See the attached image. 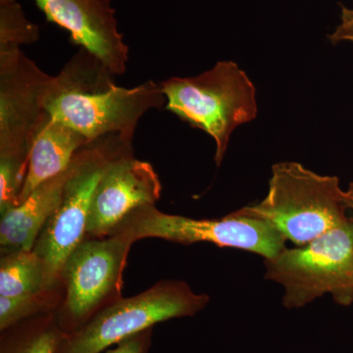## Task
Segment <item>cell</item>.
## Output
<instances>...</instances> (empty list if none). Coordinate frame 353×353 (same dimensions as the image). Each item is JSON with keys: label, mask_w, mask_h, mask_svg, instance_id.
<instances>
[{"label": "cell", "mask_w": 353, "mask_h": 353, "mask_svg": "<svg viewBox=\"0 0 353 353\" xmlns=\"http://www.w3.org/2000/svg\"><path fill=\"white\" fill-rule=\"evenodd\" d=\"M114 77L99 58L81 48L51 76L44 109L90 143L118 134L132 143L139 120L152 109L161 108L166 97L153 81L128 88L116 85Z\"/></svg>", "instance_id": "6da1fadb"}, {"label": "cell", "mask_w": 353, "mask_h": 353, "mask_svg": "<svg viewBox=\"0 0 353 353\" xmlns=\"http://www.w3.org/2000/svg\"><path fill=\"white\" fill-rule=\"evenodd\" d=\"M353 185L343 190L336 176H322L297 162L272 167L268 194L239 214L269 223L287 241L303 246L347 222Z\"/></svg>", "instance_id": "7a4b0ae2"}, {"label": "cell", "mask_w": 353, "mask_h": 353, "mask_svg": "<svg viewBox=\"0 0 353 353\" xmlns=\"http://www.w3.org/2000/svg\"><path fill=\"white\" fill-rule=\"evenodd\" d=\"M160 85L166 110L214 139L217 166L236 128L255 119L259 112L254 85L234 62H218L196 77H172Z\"/></svg>", "instance_id": "3957f363"}, {"label": "cell", "mask_w": 353, "mask_h": 353, "mask_svg": "<svg viewBox=\"0 0 353 353\" xmlns=\"http://www.w3.org/2000/svg\"><path fill=\"white\" fill-rule=\"evenodd\" d=\"M131 145L110 134L90 141L72 160L62 201L32 248L43 260L48 288L61 277L65 262L87 234L90 206L102 176L114 159L130 153Z\"/></svg>", "instance_id": "277c9868"}, {"label": "cell", "mask_w": 353, "mask_h": 353, "mask_svg": "<svg viewBox=\"0 0 353 353\" xmlns=\"http://www.w3.org/2000/svg\"><path fill=\"white\" fill-rule=\"evenodd\" d=\"M265 279L284 288L285 307L301 308L330 294L341 305L352 304L353 218L315 240L285 248L264 259Z\"/></svg>", "instance_id": "5b68a950"}, {"label": "cell", "mask_w": 353, "mask_h": 353, "mask_svg": "<svg viewBox=\"0 0 353 353\" xmlns=\"http://www.w3.org/2000/svg\"><path fill=\"white\" fill-rule=\"evenodd\" d=\"M185 283H159L139 296L101 309L82 327L65 334L58 353H102L160 322L196 314L208 304Z\"/></svg>", "instance_id": "8992f818"}, {"label": "cell", "mask_w": 353, "mask_h": 353, "mask_svg": "<svg viewBox=\"0 0 353 353\" xmlns=\"http://www.w3.org/2000/svg\"><path fill=\"white\" fill-rule=\"evenodd\" d=\"M112 234H123L132 243L157 238L181 245L213 243L255 253L264 259H273L283 252L287 243L269 223L239 214L236 211L221 219H192L166 214L154 205L132 211Z\"/></svg>", "instance_id": "52a82bcc"}, {"label": "cell", "mask_w": 353, "mask_h": 353, "mask_svg": "<svg viewBox=\"0 0 353 353\" xmlns=\"http://www.w3.org/2000/svg\"><path fill=\"white\" fill-rule=\"evenodd\" d=\"M132 241L121 234L83 241L65 262L63 312L57 323L65 334L82 327L106 297L119 290Z\"/></svg>", "instance_id": "ba28073f"}, {"label": "cell", "mask_w": 353, "mask_h": 353, "mask_svg": "<svg viewBox=\"0 0 353 353\" xmlns=\"http://www.w3.org/2000/svg\"><path fill=\"white\" fill-rule=\"evenodd\" d=\"M51 76L20 50L0 51V159L28 166L32 141L48 113Z\"/></svg>", "instance_id": "9c48e42d"}, {"label": "cell", "mask_w": 353, "mask_h": 353, "mask_svg": "<svg viewBox=\"0 0 353 353\" xmlns=\"http://www.w3.org/2000/svg\"><path fill=\"white\" fill-rule=\"evenodd\" d=\"M162 185L154 168L130 153L114 159L95 189L87 225V234L105 238L132 211L154 205Z\"/></svg>", "instance_id": "30bf717a"}, {"label": "cell", "mask_w": 353, "mask_h": 353, "mask_svg": "<svg viewBox=\"0 0 353 353\" xmlns=\"http://www.w3.org/2000/svg\"><path fill=\"white\" fill-rule=\"evenodd\" d=\"M48 22L66 30L72 41L114 75L126 72L129 46L118 29L110 0H34Z\"/></svg>", "instance_id": "8fae6325"}, {"label": "cell", "mask_w": 353, "mask_h": 353, "mask_svg": "<svg viewBox=\"0 0 353 353\" xmlns=\"http://www.w3.org/2000/svg\"><path fill=\"white\" fill-rule=\"evenodd\" d=\"M68 169L39 185L19 205L3 213L0 245L7 252L32 250L41 230L63 197Z\"/></svg>", "instance_id": "7c38bea8"}, {"label": "cell", "mask_w": 353, "mask_h": 353, "mask_svg": "<svg viewBox=\"0 0 353 353\" xmlns=\"http://www.w3.org/2000/svg\"><path fill=\"white\" fill-rule=\"evenodd\" d=\"M88 143L82 134L48 114L32 141L17 205L41 183L67 170L76 153Z\"/></svg>", "instance_id": "4fadbf2b"}, {"label": "cell", "mask_w": 353, "mask_h": 353, "mask_svg": "<svg viewBox=\"0 0 353 353\" xmlns=\"http://www.w3.org/2000/svg\"><path fill=\"white\" fill-rule=\"evenodd\" d=\"M48 289L43 260L34 250L4 252L0 261V296H36Z\"/></svg>", "instance_id": "5bb4252c"}, {"label": "cell", "mask_w": 353, "mask_h": 353, "mask_svg": "<svg viewBox=\"0 0 353 353\" xmlns=\"http://www.w3.org/2000/svg\"><path fill=\"white\" fill-rule=\"evenodd\" d=\"M2 341L1 353H58L65 334L57 321L46 319L23 330L12 329Z\"/></svg>", "instance_id": "9a60e30c"}, {"label": "cell", "mask_w": 353, "mask_h": 353, "mask_svg": "<svg viewBox=\"0 0 353 353\" xmlns=\"http://www.w3.org/2000/svg\"><path fill=\"white\" fill-rule=\"evenodd\" d=\"M39 38L38 26L26 18L17 0H0V51L20 50Z\"/></svg>", "instance_id": "2e32d148"}, {"label": "cell", "mask_w": 353, "mask_h": 353, "mask_svg": "<svg viewBox=\"0 0 353 353\" xmlns=\"http://www.w3.org/2000/svg\"><path fill=\"white\" fill-rule=\"evenodd\" d=\"M39 296L6 297L0 296V331L12 328L27 318L38 314L44 304Z\"/></svg>", "instance_id": "e0dca14e"}, {"label": "cell", "mask_w": 353, "mask_h": 353, "mask_svg": "<svg viewBox=\"0 0 353 353\" xmlns=\"http://www.w3.org/2000/svg\"><path fill=\"white\" fill-rule=\"evenodd\" d=\"M150 330L152 329L121 341L104 353H148L152 336Z\"/></svg>", "instance_id": "ac0fdd59"}, {"label": "cell", "mask_w": 353, "mask_h": 353, "mask_svg": "<svg viewBox=\"0 0 353 353\" xmlns=\"http://www.w3.org/2000/svg\"><path fill=\"white\" fill-rule=\"evenodd\" d=\"M329 39L334 44L341 41L353 43V9L341 6L340 25L330 34Z\"/></svg>", "instance_id": "d6986e66"}, {"label": "cell", "mask_w": 353, "mask_h": 353, "mask_svg": "<svg viewBox=\"0 0 353 353\" xmlns=\"http://www.w3.org/2000/svg\"><path fill=\"white\" fill-rule=\"evenodd\" d=\"M352 218H353V209H352ZM350 301H352V303H353V288H352V296H350Z\"/></svg>", "instance_id": "ffe728a7"}]
</instances>
